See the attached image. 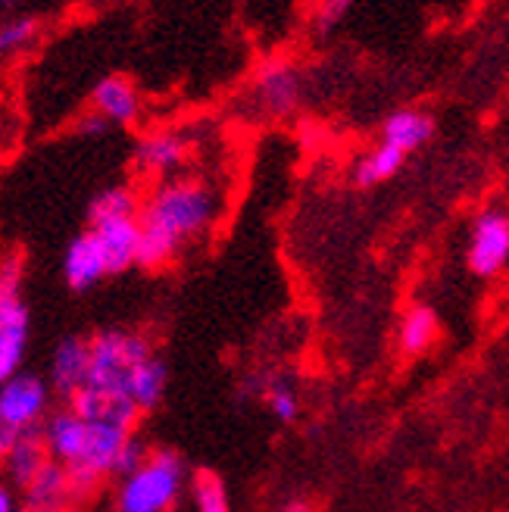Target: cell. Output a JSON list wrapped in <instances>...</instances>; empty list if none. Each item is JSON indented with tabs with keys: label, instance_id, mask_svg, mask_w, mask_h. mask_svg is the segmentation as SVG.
<instances>
[{
	"label": "cell",
	"instance_id": "obj_27",
	"mask_svg": "<svg viewBox=\"0 0 509 512\" xmlns=\"http://www.w3.org/2000/svg\"><path fill=\"white\" fill-rule=\"evenodd\" d=\"M107 128H110V122L100 116V113H94V110H88V116L79 119V132L82 135H104Z\"/></svg>",
	"mask_w": 509,
	"mask_h": 512
},
{
	"label": "cell",
	"instance_id": "obj_26",
	"mask_svg": "<svg viewBox=\"0 0 509 512\" xmlns=\"http://www.w3.org/2000/svg\"><path fill=\"white\" fill-rule=\"evenodd\" d=\"M350 7H353V0H319V7H316V29L319 32L335 29V25L347 16Z\"/></svg>",
	"mask_w": 509,
	"mask_h": 512
},
{
	"label": "cell",
	"instance_id": "obj_25",
	"mask_svg": "<svg viewBox=\"0 0 509 512\" xmlns=\"http://www.w3.org/2000/svg\"><path fill=\"white\" fill-rule=\"evenodd\" d=\"M150 450L154 447H147L138 434L132 431L129 434V441H125V447H122V453H119V459H116V478H122V475H129V472H135L144 459L150 456Z\"/></svg>",
	"mask_w": 509,
	"mask_h": 512
},
{
	"label": "cell",
	"instance_id": "obj_13",
	"mask_svg": "<svg viewBox=\"0 0 509 512\" xmlns=\"http://www.w3.org/2000/svg\"><path fill=\"white\" fill-rule=\"evenodd\" d=\"M91 110L104 116L110 125H135L141 119V91L125 75H107L91 91Z\"/></svg>",
	"mask_w": 509,
	"mask_h": 512
},
{
	"label": "cell",
	"instance_id": "obj_6",
	"mask_svg": "<svg viewBox=\"0 0 509 512\" xmlns=\"http://www.w3.org/2000/svg\"><path fill=\"white\" fill-rule=\"evenodd\" d=\"M303 100L300 69L288 60H266L253 75V104L263 116H291Z\"/></svg>",
	"mask_w": 509,
	"mask_h": 512
},
{
	"label": "cell",
	"instance_id": "obj_22",
	"mask_svg": "<svg viewBox=\"0 0 509 512\" xmlns=\"http://www.w3.org/2000/svg\"><path fill=\"white\" fill-rule=\"evenodd\" d=\"M41 25L35 16H10L0 22V57H19L38 41Z\"/></svg>",
	"mask_w": 509,
	"mask_h": 512
},
{
	"label": "cell",
	"instance_id": "obj_29",
	"mask_svg": "<svg viewBox=\"0 0 509 512\" xmlns=\"http://www.w3.org/2000/svg\"><path fill=\"white\" fill-rule=\"evenodd\" d=\"M285 512H313V509H310L307 503H291V506H288Z\"/></svg>",
	"mask_w": 509,
	"mask_h": 512
},
{
	"label": "cell",
	"instance_id": "obj_20",
	"mask_svg": "<svg viewBox=\"0 0 509 512\" xmlns=\"http://www.w3.org/2000/svg\"><path fill=\"white\" fill-rule=\"evenodd\" d=\"M144 197L132 185H110L100 191L88 207V225H100L110 219H135L141 213Z\"/></svg>",
	"mask_w": 509,
	"mask_h": 512
},
{
	"label": "cell",
	"instance_id": "obj_24",
	"mask_svg": "<svg viewBox=\"0 0 509 512\" xmlns=\"http://www.w3.org/2000/svg\"><path fill=\"white\" fill-rule=\"evenodd\" d=\"M25 350H29V335H22V331H0V388L22 369Z\"/></svg>",
	"mask_w": 509,
	"mask_h": 512
},
{
	"label": "cell",
	"instance_id": "obj_31",
	"mask_svg": "<svg viewBox=\"0 0 509 512\" xmlns=\"http://www.w3.org/2000/svg\"><path fill=\"white\" fill-rule=\"evenodd\" d=\"M0 4H19V0H0Z\"/></svg>",
	"mask_w": 509,
	"mask_h": 512
},
{
	"label": "cell",
	"instance_id": "obj_14",
	"mask_svg": "<svg viewBox=\"0 0 509 512\" xmlns=\"http://www.w3.org/2000/svg\"><path fill=\"white\" fill-rule=\"evenodd\" d=\"M22 272L25 260L19 250L0 256V331H22V335H29L32 316L22 300Z\"/></svg>",
	"mask_w": 509,
	"mask_h": 512
},
{
	"label": "cell",
	"instance_id": "obj_23",
	"mask_svg": "<svg viewBox=\"0 0 509 512\" xmlns=\"http://www.w3.org/2000/svg\"><path fill=\"white\" fill-rule=\"evenodd\" d=\"M191 497H194V512H235L228 503V491L219 475L213 472H197L191 481Z\"/></svg>",
	"mask_w": 509,
	"mask_h": 512
},
{
	"label": "cell",
	"instance_id": "obj_19",
	"mask_svg": "<svg viewBox=\"0 0 509 512\" xmlns=\"http://www.w3.org/2000/svg\"><path fill=\"white\" fill-rule=\"evenodd\" d=\"M166 388H169V366L154 353V356H147V360L132 372L129 397L138 403L141 416H144V413H154V409L163 403Z\"/></svg>",
	"mask_w": 509,
	"mask_h": 512
},
{
	"label": "cell",
	"instance_id": "obj_9",
	"mask_svg": "<svg viewBox=\"0 0 509 512\" xmlns=\"http://www.w3.org/2000/svg\"><path fill=\"white\" fill-rule=\"evenodd\" d=\"M66 403L91 422H110V425L132 428V431L141 419V409L129 394L104 391V388H94V384H85V388L79 394H72Z\"/></svg>",
	"mask_w": 509,
	"mask_h": 512
},
{
	"label": "cell",
	"instance_id": "obj_2",
	"mask_svg": "<svg viewBox=\"0 0 509 512\" xmlns=\"http://www.w3.org/2000/svg\"><path fill=\"white\" fill-rule=\"evenodd\" d=\"M188 488V463L169 447L150 450L144 463L122 475L113 494L116 512H172Z\"/></svg>",
	"mask_w": 509,
	"mask_h": 512
},
{
	"label": "cell",
	"instance_id": "obj_18",
	"mask_svg": "<svg viewBox=\"0 0 509 512\" xmlns=\"http://www.w3.org/2000/svg\"><path fill=\"white\" fill-rule=\"evenodd\" d=\"M406 163V153L385 144V141H378L372 150H366L360 160H356L353 166V185L356 188H378V185H385L388 178H394Z\"/></svg>",
	"mask_w": 509,
	"mask_h": 512
},
{
	"label": "cell",
	"instance_id": "obj_4",
	"mask_svg": "<svg viewBox=\"0 0 509 512\" xmlns=\"http://www.w3.org/2000/svg\"><path fill=\"white\" fill-rule=\"evenodd\" d=\"M91 341V372L88 384L104 391L129 394L132 372L154 356V344H150L141 331H125V328H104L97 331Z\"/></svg>",
	"mask_w": 509,
	"mask_h": 512
},
{
	"label": "cell",
	"instance_id": "obj_10",
	"mask_svg": "<svg viewBox=\"0 0 509 512\" xmlns=\"http://www.w3.org/2000/svg\"><path fill=\"white\" fill-rule=\"evenodd\" d=\"M22 506L32 512H63L69 506H79L75 503L69 469L57 463V459H47L38 475L22 488Z\"/></svg>",
	"mask_w": 509,
	"mask_h": 512
},
{
	"label": "cell",
	"instance_id": "obj_21",
	"mask_svg": "<svg viewBox=\"0 0 509 512\" xmlns=\"http://www.w3.org/2000/svg\"><path fill=\"white\" fill-rule=\"evenodd\" d=\"M263 403L278 422H294L300 416V394L285 375L266 372V388H263Z\"/></svg>",
	"mask_w": 509,
	"mask_h": 512
},
{
	"label": "cell",
	"instance_id": "obj_3",
	"mask_svg": "<svg viewBox=\"0 0 509 512\" xmlns=\"http://www.w3.org/2000/svg\"><path fill=\"white\" fill-rule=\"evenodd\" d=\"M50 403H54V391H50L47 378L35 372L19 369L0 388V463L22 434L38 431L44 425V419L50 416Z\"/></svg>",
	"mask_w": 509,
	"mask_h": 512
},
{
	"label": "cell",
	"instance_id": "obj_7",
	"mask_svg": "<svg viewBox=\"0 0 509 512\" xmlns=\"http://www.w3.org/2000/svg\"><path fill=\"white\" fill-rule=\"evenodd\" d=\"M88 372H91V341L69 335L54 347V353H50L47 384H50V391H54V397L69 400L88 384Z\"/></svg>",
	"mask_w": 509,
	"mask_h": 512
},
{
	"label": "cell",
	"instance_id": "obj_1",
	"mask_svg": "<svg viewBox=\"0 0 509 512\" xmlns=\"http://www.w3.org/2000/svg\"><path fill=\"white\" fill-rule=\"evenodd\" d=\"M222 200L200 175H169L150 188L141 203V250L138 266L147 272L166 269L185 247L213 232Z\"/></svg>",
	"mask_w": 509,
	"mask_h": 512
},
{
	"label": "cell",
	"instance_id": "obj_17",
	"mask_svg": "<svg viewBox=\"0 0 509 512\" xmlns=\"http://www.w3.org/2000/svg\"><path fill=\"white\" fill-rule=\"evenodd\" d=\"M438 313L425 303H416L403 313L400 328H397V344L406 356H422L425 350H431V344L438 341Z\"/></svg>",
	"mask_w": 509,
	"mask_h": 512
},
{
	"label": "cell",
	"instance_id": "obj_11",
	"mask_svg": "<svg viewBox=\"0 0 509 512\" xmlns=\"http://www.w3.org/2000/svg\"><path fill=\"white\" fill-rule=\"evenodd\" d=\"M110 275L107 269V256L100 250L94 232H82L79 238H72L66 253H63V278L72 291H91L94 285H100Z\"/></svg>",
	"mask_w": 509,
	"mask_h": 512
},
{
	"label": "cell",
	"instance_id": "obj_8",
	"mask_svg": "<svg viewBox=\"0 0 509 512\" xmlns=\"http://www.w3.org/2000/svg\"><path fill=\"white\" fill-rule=\"evenodd\" d=\"M191 160V141L182 132L144 135L135 147V169L150 178H169Z\"/></svg>",
	"mask_w": 509,
	"mask_h": 512
},
{
	"label": "cell",
	"instance_id": "obj_12",
	"mask_svg": "<svg viewBox=\"0 0 509 512\" xmlns=\"http://www.w3.org/2000/svg\"><path fill=\"white\" fill-rule=\"evenodd\" d=\"M100 250L107 256V269L110 275L129 272L138 266V250H141V222L135 219H110L100 225H88Z\"/></svg>",
	"mask_w": 509,
	"mask_h": 512
},
{
	"label": "cell",
	"instance_id": "obj_5",
	"mask_svg": "<svg viewBox=\"0 0 509 512\" xmlns=\"http://www.w3.org/2000/svg\"><path fill=\"white\" fill-rule=\"evenodd\" d=\"M509 263V210L488 207L478 213L469 235V269L478 278H494Z\"/></svg>",
	"mask_w": 509,
	"mask_h": 512
},
{
	"label": "cell",
	"instance_id": "obj_30",
	"mask_svg": "<svg viewBox=\"0 0 509 512\" xmlns=\"http://www.w3.org/2000/svg\"><path fill=\"white\" fill-rule=\"evenodd\" d=\"M22 512H32V509H25V506H22ZM63 512H82V509H79V506H69V509H63Z\"/></svg>",
	"mask_w": 509,
	"mask_h": 512
},
{
	"label": "cell",
	"instance_id": "obj_16",
	"mask_svg": "<svg viewBox=\"0 0 509 512\" xmlns=\"http://www.w3.org/2000/svg\"><path fill=\"white\" fill-rule=\"evenodd\" d=\"M47 459H50L47 441H44V434L38 428V431L22 434V438L13 444V450L7 453V459L0 466H4V475H7V481L13 484V488L22 491L25 484H29L38 475V469L47 463Z\"/></svg>",
	"mask_w": 509,
	"mask_h": 512
},
{
	"label": "cell",
	"instance_id": "obj_28",
	"mask_svg": "<svg viewBox=\"0 0 509 512\" xmlns=\"http://www.w3.org/2000/svg\"><path fill=\"white\" fill-rule=\"evenodd\" d=\"M0 512H22V503L10 481H0Z\"/></svg>",
	"mask_w": 509,
	"mask_h": 512
},
{
	"label": "cell",
	"instance_id": "obj_15",
	"mask_svg": "<svg viewBox=\"0 0 509 512\" xmlns=\"http://www.w3.org/2000/svg\"><path fill=\"white\" fill-rule=\"evenodd\" d=\"M431 135H435V119H431L425 110H397L385 119V125H381V141L403 150L406 157L416 150H422Z\"/></svg>",
	"mask_w": 509,
	"mask_h": 512
}]
</instances>
